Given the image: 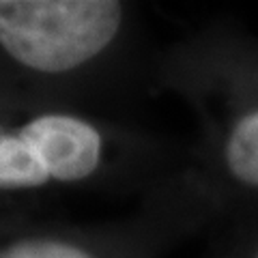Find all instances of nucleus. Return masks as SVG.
<instances>
[{
    "label": "nucleus",
    "mask_w": 258,
    "mask_h": 258,
    "mask_svg": "<svg viewBox=\"0 0 258 258\" xmlns=\"http://www.w3.org/2000/svg\"><path fill=\"white\" fill-rule=\"evenodd\" d=\"M123 5L112 0H0V47L20 67L71 74L112 45Z\"/></svg>",
    "instance_id": "1"
},
{
    "label": "nucleus",
    "mask_w": 258,
    "mask_h": 258,
    "mask_svg": "<svg viewBox=\"0 0 258 258\" xmlns=\"http://www.w3.org/2000/svg\"><path fill=\"white\" fill-rule=\"evenodd\" d=\"M103 155V134L84 116L41 112L20 125L0 123V189L80 183L99 170Z\"/></svg>",
    "instance_id": "2"
},
{
    "label": "nucleus",
    "mask_w": 258,
    "mask_h": 258,
    "mask_svg": "<svg viewBox=\"0 0 258 258\" xmlns=\"http://www.w3.org/2000/svg\"><path fill=\"white\" fill-rule=\"evenodd\" d=\"M224 161L232 179L245 187H258V110L232 125L224 144Z\"/></svg>",
    "instance_id": "3"
},
{
    "label": "nucleus",
    "mask_w": 258,
    "mask_h": 258,
    "mask_svg": "<svg viewBox=\"0 0 258 258\" xmlns=\"http://www.w3.org/2000/svg\"><path fill=\"white\" fill-rule=\"evenodd\" d=\"M0 258H97L91 249L60 237H26L0 247Z\"/></svg>",
    "instance_id": "4"
},
{
    "label": "nucleus",
    "mask_w": 258,
    "mask_h": 258,
    "mask_svg": "<svg viewBox=\"0 0 258 258\" xmlns=\"http://www.w3.org/2000/svg\"><path fill=\"white\" fill-rule=\"evenodd\" d=\"M256 258H258V256H256Z\"/></svg>",
    "instance_id": "5"
}]
</instances>
